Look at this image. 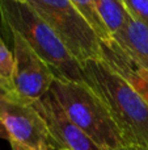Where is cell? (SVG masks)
Wrapping results in <instances>:
<instances>
[{
    "label": "cell",
    "mask_w": 148,
    "mask_h": 150,
    "mask_svg": "<svg viewBox=\"0 0 148 150\" xmlns=\"http://www.w3.org/2000/svg\"><path fill=\"white\" fill-rule=\"evenodd\" d=\"M84 83L100 98L127 146L148 148V103L104 61L81 65Z\"/></svg>",
    "instance_id": "6da1fadb"
},
{
    "label": "cell",
    "mask_w": 148,
    "mask_h": 150,
    "mask_svg": "<svg viewBox=\"0 0 148 150\" xmlns=\"http://www.w3.org/2000/svg\"><path fill=\"white\" fill-rule=\"evenodd\" d=\"M0 12L8 29L16 30L26 40L31 49L50 66L57 79L84 82L81 65L28 3L0 0Z\"/></svg>",
    "instance_id": "7a4b0ae2"
},
{
    "label": "cell",
    "mask_w": 148,
    "mask_h": 150,
    "mask_svg": "<svg viewBox=\"0 0 148 150\" xmlns=\"http://www.w3.org/2000/svg\"><path fill=\"white\" fill-rule=\"evenodd\" d=\"M68 119L105 150L127 146L121 130L100 98L84 82L55 78L50 90Z\"/></svg>",
    "instance_id": "3957f363"
},
{
    "label": "cell",
    "mask_w": 148,
    "mask_h": 150,
    "mask_svg": "<svg viewBox=\"0 0 148 150\" xmlns=\"http://www.w3.org/2000/svg\"><path fill=\"white\" fill-rule=\"evenodd\" d=\"M80 65L101 58V41L70 0H25Z\"/></svg>",
    "instance_id": "277c9868"
},
{
    "label": "cell",
    "mask_w": 148,
    "mask_h": 150,
    "mask_svg": "<svg viewBox=\"0 0 148 150\" xmlns=\"http://www.w3.org/2000/svg\"><path fill=\"white\" fill-rule=\"evenodd\" d=\"M0 121L9 133L10 141L30 150H42L50 144V134L43 117L33 103L8 92L0 99Z\"/></svg>",
    "instance_id": "5b68a950"
},
{
    "label": "cell",
    "mask_w": 148,
    "mask_h": 150,
    "mask_svg": "<svg viewBox=\"0 0 148 150\" xmlns=\"http://www.w3.org/2000/svg\"><path fill=\"white\" fill-rule=\"evenodd\" d=\"M13 42V88L20 98L34 103L51 90L55 75L50 66L31 49L26 40L9 29Z\"/></svg>",
    "instance_id": "8992f818"
},
{
    "label": "cell",
    "mask_w": 148,
    "mask_h": 150,
    "mask_svg": "<svg viewBox=\"0 0 148 150\" xmlns=\"http://www.w3.org/2000/svg\"><path fill=\"white\" fill-rule=\"evenodd\" d=\"M33 105L46 122L50 134V144L54 149L105 150L68 119L51 91L47 92L43 98L36 100Z\"/></svg>",
    "instance_id": "52a82bcc"
},
{
    "label": "cell",
    "mask_w": 148,
    "mask_h": 150,
    "mask_svg": "<svg viewBox=\"0 0 148 150\" xmlns=\"http://www.w3.org/2000/svg\"><path fill=\"white\" fill-rule=\"evenodd\" d=\"M101 59L148 103V66L128 54L113 38L101 41Z\"/></svg>",
    "instance_id": "ba28073f"
},
{
    "label": "cell",
    "mask_w": 148,
    "mask_h": 150,
    "mask_svg": "<svg viewBox=\"0 0 148 150\" xmlns=\"http://www.w3.org/2000/svg\"><path fill=\"white\" fill-rule=\"evenodd\" d=\"M112 38L128 54L148 66V25L130 17L122 30Z\"/></svg>",
    "instance_id": "9c48e42d"
},
{
    "label": "cell",
    "mask_w": 148,
    "mask_h": 150,
    "mask_svg": "<svg viewBox=\"0 0 148 150\" xmlns=\"http://www.w3.org/2000/svg\"><path fill=\"white\" fill-rule=\"evenodd\" d=\"M94 5L110 36L122 30L130 18L122 0H94Z\"/></svg>",
    "instance_id": "30bf717a"
},
{
    "label": "cell",
    "mask_w": 148,
    "mask_h": 150,
    "mask_svg": "<svg viewBox=\"0 0 148 150\" xmlns=\"http://www.w3.org/2000/svg\"><path fill=\"white\" fill-rule=\"evenodd\" d=\"M75 8L87 18L91 26L93 28V30L96 32V34L98 36L100 41H108L112 38V36L109 34L106 26L104 25L102 20L100 18L98 13H97L96 5H94V0H70Z\"/></svg>",
    "instance_id": "8fae6325"
},
{
    "label": "cell",
    "mask_w": 148,
    "mask_h": 150,
    "mask_svg": "<svg viewBox=\"0 0 148 150\" xmlns=\"http://www.w3.org/2000/svg\"><path fill=\"white\" fill-rule=\"evenodd\" d=\"M13 69H15L13 53L0 40V87H3L8 92H15Z\"/></svg>",
    "instance_id": "7c38bea8"
},
{
    "label": "cell",
    "mask_w": 148,
    "mask_h": 150,
    "mask_svg": "<svg viewBox=\"0 0 148 150\" xmlns=\"http://www.w3.org/2000/svg\"><path fill=\"white\" fill-rule=\"evenodd\" d=\"M131 18L148 25V0H122Z\"/></svg>",
    "instance_id": "4fadbf2b"
},
{
    "label": "cell",
    "mask_w": 148,
    "mask_h": 150,
    "mask_svg": "<svg viewBox=\"0 0 148 150\" xmlns=\"http://www.w3.org/2000/svg\"><path fill=\"white\" fill-rule=\"evenodd\" d=\"M0 138H3V140H7L8 142H9V141H10L9 133H8V130L5 129L4 124H3L1 121H0Z\"/></svg>",
    "instance_id": "5bb4252c"
},
{
    "label": "cell",
    "mask_w": 148,
    "mask_h": 150,
    "mask_svg": "<svg viewBox=\"0 0 148 150\" xmlns=\"http://www.w3.org/2000/svg\"><path fill=\"white\" fill-rule=\"evenodd\" d=\"M9 145H10V149L12 150H30V149L25 148L24 145H21V144L16 142V141H9Z\"/></svg>",
    "instance_id": "9a60e30c"
},
{
    "label": "cell",
    "mask_w": 148,
    "mask_h": 150,
    "mask_svg": "<svg viewBox=\"0 0 148 150\" xmlns=\"http://www.w3.org/2000/svg\"><path fill=\"white\" fill-rule=\"evenodd\" d=\"M110 150H133L131 146H122V148H117V149H110Z\"/></svg>",
    "instance_id": "2e32d148"
},
{
    "label": "cell",
    "mask_w": 148,
    "mask_h": 150,
    "mask_svg": "<svg viewBox=\"0 0 148 150\" xmlns=\"http://www.w3.org/2000/svg\"><path fill=\"white\" fill-rule=\"evenodd\" d=\"M7 93H8V91H5L3 87H0V99H1L4 95H7Z\"/></svg>",
    "instance_id": "e0dca14e"
},
{
    "label": "cell",
    "mask_w": 148,
    "mask_h": 150,
    "mask_svg": "<svg viewBox=\"0 0 148 150\" xmlns=\"http://www.w3.org/2000/svg\"><path fill=\"white\" fill-rule=\"evenodd\" d=\"M133 150H148V148H139V146H131Z\"/></svg>",
    "instance_id": "ac0fdd59"
},
{
    "label": "cell",
    "mask_w": 148,
    "mask_h": 150,
    "mask_svg": "<svg viewBox=\"0 0 148 150\" xmlns=\"http://www.w3.org/2000/svg\"><path fill=\"white\" fill-rule=\"evenodd\" d=\"M42 150H54V148H52L51 145H46V146H45V148L42 149Z\"/></svg>",
    "instance_id": "d6986e66"
}]
</instances>
